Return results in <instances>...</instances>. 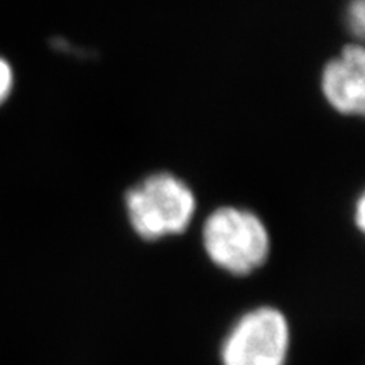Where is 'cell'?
<instances>
[{"mask_svg":"<svg viewBox=\"0 0 365 365\" xmlns=\"http://www.w3.org/2000/svg\"><path fill=\"white\" fill-rule=\"evenodd\" d=\"M322 90L327 102L344 115H362L365 108V51L357 43L346 44L340 58L323 68Z\"/></svg>","mask_w":365,"mask_h":365,"instance_id":"cell-4","label":"cell"},{"mask_svg":"<svg viewBox=\"0 0 365 365\" xmlns=\"http://www.w3.org/2000/svg\"><path fill=\"white\" fill-rule=\"evenodd\" d=\"M14 73L12 68L4 58H0V105H2L12 93Z\"/></svg>","mask_w":365,"mask_h":365,"instance_id":"cell-6","label":"cell"},{"mask_svg":"<svg viewBox=\"0 0 365 365\" xmlns=\"http://www.w3.org/2000/svg\"><path fill=\"white\" fill-rule=\"evenodd\" d=\"M364 17H365V7L364 0H352L349 9H346V26L350 31L359 38L364 34Z\"/></svg>","mask_w":365,"mask_h":365,"instance_id":"cell-5","label":"cell"},{"mask_svg":"<svg viewBox=\"0 0 365 365\" xmlns=\"http://www.w3.org/2000/svg\"><path fill=\"white\" fill-rule=\"evenodd\" d=\"M132 230L145 242L180 235L196 212L193 190L171 173H154L125 193Z\"/></svg>","mask_w":365,"mask_h":365,"instance_id":"cell-1","label":"cell"},{"mask_svg":"<svg viewBox=\"0 0 365 365\" xmlns=\"http://www.w3.org/2000/svg\"><path fill=\"white\" fill-rule=\"evenodd\" d=\"M364 207H365L364 196H360V198L357 200V212H355V222H357V227L360 228V230H364V218H365Z\"/></svg>","mask_w":365,"mask_h":365,"instance_id":"cell-7","label":"cell"},{"mask_svg":"<svg viewBox=\"0 0 365 365\" xmlns=\"http://www.w3.org/2000/svg\"><path fill=\"white\" fill-rule=\"evenodd\" d=\"M203 249L218 269L249 276L267 262L271 237L261 217L245 208L220 207L205 220Z\"/></svg>","mask_w":365,"mask_h":365,"instance_id":"cell-2","label":"cell"},{"mask_svg":"<svg viewBox=\"0 0 365 365\" xmlns=\"http://www.w3.org/2000/svg\"><path fill=\"white\" fill-rule=\"evenodd\" d=\"M291 328L286 314L272 307L244 313L220 345L222 365H286Z\"/></svg>","mask_w":365,"mask_h":365,"instance_id":"cell-3","label":"cell"}]
</instances>
